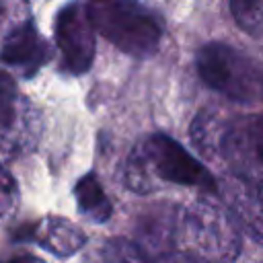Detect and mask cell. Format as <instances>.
<instances>
[{
  "instance_id": "4",
  "label": "cell",
  "mask_w": 263,
  "mask_h": 263,
  "mask_svg": "<svg viewBox=\"0 0 263 263\" xmlns=\"http://www.w3.org/2000/svg\"><path fill=\"white\" fill-rule=\"evenodd\" d=\"M86 12L92 29L117 49L134 58H148L158 49L162 23L138 0H88Z\"/></svg>"
},
{
  "instance_id": "12",
  "label": "cell",
  "mask_w": 263,
  "mask_h": 263,
  "mask_svg": "<svg viewBox=\"0 0 263 263\" xmlns=\"http://www.w3.org/2000/svg\"><path fill=\"white\" fill-rule=\"evenodd\" d=\"M101 263H154V259L142 251L136 242L125 238H109L101 247Z\"/></svg>"
},
{
  "instance_id": "6",
  "label": "cell",
  "mask_w": 263,
  "mask_h": 263,
  "mask_svg": "<svg viewBox=\"0 0 263 263\" xmlns=\"http://www.w3.org/2000/svg\"><path fill=\"white\" fill-rule=\"evenodd\" d=\"M53 33L62 68L70 74H84L95 58V29L86 6L80 2H70L60 8L55 14Z\"/></svg>"
},
{
  "instance_id": "13",
  "label": "cell",
  "mask_w": 263,
  "mask_h": 263,
  "mask_svg": "<svg viewBox=\"0 0 263 263\" xmlns=\"http://www.w3.org/2000/svg\"><path fill=\"white\" fill-rule=\"evenodd\" d=\"M230 12L247 35H263V0H230Z\"/></svg>"
},
{
  "instance_id": "3",
  "label": "cell",
  "mask_w": 263,
  "mask_h": 263,
  "mask_svg": "<svg viewBox=\"0 0 263 263\" xmlns=\"http://www.w3.org/2000/svg\"><path fill=\"white\" fill-rule=\"evenodd\" d=\"M191 138L201 154L222 158L232 173H263V113L222 117L203 109L191 123Z\"/></svg>"
},
{
  "instance_id": "14",
  "label": "cell",
  "mask_w": 263,
  "mask_h": 263,
  "mask_svg": "<svg viewBox=\"0 0 263 263\" xmlns=\"http://www.w3.org/2000/svg\"><path fill=\"white\" fill-rule=\"evenodd\" d=\"M18 201V187L14 177L0 164V220L10 216Z\"/></svg>"
},
{
  "instance_id": "16",
  "label": "cell",
  "mask_w": 263,
  "mask_h": 263,
  "mask_svg": "<svg viewBox=\"0 0 263 263\" xmlns=\"http://www.w3.org/2000/svg\"><path fill=\"white\" fill-rule=\"evenodd\" d=\"M6 263H45V261H41V259L35 257V255H16V257L8 259Z\"/></svg>"
},
{
  "instance_id": "17",
  "label": "cell",
  "mask_w": 263,
  "mask_h": 263,
  "mask_svg": "<svg viewBox=\"0 0 263 263\" xmlns=\"http://www.w3.org/2000/svg\"><path fill=\"white\" fill-rule=\"evenodd\" d=\"M261 263H263V261H261Z\"/></svg>"
},
{
  "instance_id": "8",
  "label": "cell",
  "mask_w": 263,
  "mask_h": 263,
  "mask_svg": "<svg viewBox=\"0 0 263 263\" xmlns=\"http://www.w3.org/2000/svg\"><path fill=\"white\" fill-rule=\"evenodd\" d=\"M37 138V115L14 80L0 70V150L23 152Z\"/></svg>"
},
{
  "instance_id": "1",
  "label": "cell",
  "mask_w": 263,
  "mask_h": 263,
  "mask_svg": "<svg viewBox=\"0 0 263 263\" xmlns=\"http://www.w3.org/2000/svg\"><path fill=\"white\" fill-rule=\"evenodd\" d=\"M138 247L152 259L185 253L208 263H232L242 249L232 214L208 195L148 212L138 224Z\"/></svg>"
},
{
  "instance_id": "5",
  "label": "cell",
  "mask_w": 263,
  "mask_h": 263,
  "mask_svg": "<svg viewBox=\"0 0 263 263\" xmlns=\"http://www.w3.org/2000/svg\"><path fill=\"white\" fill-rule=\"evenodd\" d=\"M195 68L210 88L230 101L251 103L263 97V74L242 51L226 43L210 41L201 45L195 55Z\"/></svg>"
},
{
  "instance_id": "7",
  "label": "cell",
  "mask_w": 263,
  "mask_h": 263,
  "mask_svg": "<svg viewBox=\"0 0 263 263\" xmlns=\"http://www.w3.org/2000/svg\"><path fill=\"white\" fill-rule=\"evenodd\" d=\"M216 185L238 228L263 247V179L228 171Z\"/></svg>"
},
{
  "instance_id": "15",
  "label": "cell",
  "mask_w": 263,
  "mask_h": 263,
  "mask_svg": "<svg viewBox=\"0 0 263 263\" xmlns=\"http://www.w3.org/2000/svg\"><path fill=\"white\" fill-rule=\"evenodd\" d=\"M154 263H208V261L191 257V255H185V253H168V255L156 257Z\"/></svg>"
},
{
  "instance_id": "9",
  "label": "cell",
  "mask_w": 263,
  "mask_h": 263,
  "mask_svg": "<svg viewBox=\"0 0 263 263\" xmlns=\"http://www.w3.org/2000/svg\"><path fill=\"white\" fill-rule=\"evenodd\" d=\"M49 55L51 47L39 35L33 23H21L18 27H14L0 47L2 62L23 72L25 76H33L49 60Z\"/></svg>"
},
{
  "instance_id": "2",
  "label": "cell",
  "mask_w": 263,
  "mask_h": 263,
  "mask_svg": "<svg viewBox=\"0 0 263 263\" xmlns=\"http://www.w3.org/2000/svg\"><path fill=\"white\" fill-rule=\"evenodd\" d=\"M123 183L136 193H150L160 185L205 191L218 187L210 171L166 134H150L134 146L123 166Z\"/></svg>"
},
{
  "instance_id": "10",
  "label": "cell",
  "mask_w": 263,
  "mask_h": 263,
  "mask_svg": "<svg viewBox=\"0 0 263 263\" xmlns=\"http://www.w3.org/2000/svg\"><path fill=\"white\" fill-rule=\"evenodd\" d=\"M29 236L39 247H43L45 251L60 255V257L74 255L86 242L84 232L74 222H70L66 218H55V216H47V218L35 222L29 228Z\"/></svg>"
},
{
  "instance_id": "11",
  "label": "cell",
  "mask_w": 263,
  "mask_h": 263,
  "mask_svg": "<svg viewBox=\"0 0 263 263\" xmlns=\"http://www.w3.org/2000/svg\"><path fill=\"white\" fill-rule=\"evenodd\" d=\"M74 197L78 212L95 224H103L111 218V201L95 173H86L74 185Z\"/></svg>"
}]
</instances>
